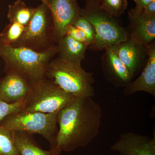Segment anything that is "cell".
Listing matches in <instances>:
<instances>
[{
    "mask_svg": "<svg viewBox=\"0 0 155 155\" xmlns=\"http://www.w3.org/2000/svg\"><path fill=\"white\" fill-rule=\"evenodd\" d=\"M102 110L92 97H75L58 112L55 148L69 152L89 144L100 133Z\"/></svg>",
    "mask_w": 155,
    "mask_h": 155,
    "instance_id": "6da1fadb",
    "label": "cell"
},
{
    "mask_svg": "<svg viewBox=\"0 0 155 155\" xmlns=\"http://www.w3.org/2000/svg\"><path fill=\"white\" fill-rule=\"evenodd\" d=\"M58 54L57 46L42 52L23 47L14 48L0 44V57L5 64V73L19 72L31 85L46 78L48 66Z\"/></svg>",
    "mask_w": 155,
    "mask_h": 155,
    "instance_id": "7a4b0ae2",
    "label": "cell"
},
{
    "mask_svg": "<svg viewBox=\"0 0 155 155\" xmlns=\"http://www.w3.org/2000/svg\"><path fill=\"white\" fill-rule=\"evenodd\" d=\"M46 77L75 97L94 95L93 74L84 70L81 64L55 57L48 66Z\"/></svg>",
    "mask_w": 155,
    "mask_h": 155,
    "instance_id": "3957f363",
    "label": "cell"
},
{
    "mask_svg": "<svg viewBox=\"0 0 155 155\" xmlns=\"http://www.w3.org/2000/svg\"><path fill=\"white\" fill-rule=\"evenodd\" d=\"M80 15L90 22L94 28L95 38L89 48L94 51L105 50L127 40L125 28L115 17L110 16L99 4H87L80 10Z\"/></svg>",
    "mask_w": 155,
    "mask_h": 155,
    "instance_id": "277c9868",
    "label": "cell"
},
{
    "mask_svg": "<svg viewBox=\"0 0 155 155\" xmlns=\"http://www.w3.org/2000/svg\"><path fill=\"white\" fill-rule=\"evenodd\" d=\"M58 113L45 114L21 110L6 116L0 126L10 131H18L41 135L55 148L58 130Z\"/></svg>",
    "mask_w": 155,
    "mask_h": 155,
    "instance_id": "5b68a950",
    "label": "cell"
},
{
    "mask_svg": "<svg viewBox=\"0 0 155 155\" xmlns=\"http://www.w3.org/2000/svg\"><path fill=\"white\" fill-rule=\"evenodd\" d=\"M57 46L53 38V22L48 7L41 3L35 8L32 18L22 36L11 46L23 47L42 52Z\"/></svg>",
    "mask_w": 155,
    "mask_h": 155,
    "instance_id": "8992f818",
    "label": "cell"
},
{
    "mask_svg": "<svg viewBox=\"0 0 155 155\" xmlns=\"http://www.w3.org/2000/svg\"><path fill=\"white\" fill-rule=\"evenodd\" d=\"M75 97L46 78L34 84L23 101V110L45 114L58 113Z\"/></svg>",
    "mask_w": 155,
    "mask_h": 155,
    "instance_id": "52a82bcc",
    "label": "cell"
},
{
    "mask_svg": "<svg viewBox=\"0 0 155 155\" xmlns=\"http://www.w3.org/2000/svg\"><path fill=\"white\" fill-rule=\"evenodd\" d=\"M53 22V38L56 44L66 35L69 25L79 16L77 0H51L48 5Z\"/></svg>",
    "mask_w": 155,
    "mask_h": 155,
    "instance_id": "ba28073f",
    "label": "cell"
},
{
    "mask_svg": "<svg viewBox=\"0 0 155 155\" xmlns=\"http://www.w3.org/2000/svg\"><path fill=\"white\" fill-rule=\"evenodd\" d=\"M113 46L133 78L140 75L148 59V45L138 43L128 37Z\"/></svg>",
    "mask_w": 155,
    "mask_h": 155,
    "instance_id": "9c48e42d",
    "label": "cell"
},
{
    "mask_svg": "<svg viewBox=\"0 0 155 155\" xmlns=\"http://www.w3.org/2000/svg\"><path fill=\"white\" fill-rule=\"evenodd\" d=\"M111 149L119 155H155V137L127 132L120 136Z\"/></svg>",
    "mask_w": 155,
    "mask_h": 155,
    "instance_id": "30bf717a",
    "label": "cell"
},
{
    "mask_svg": "<svg viewBox=\"0 0 155 155\" xmlns=\"http://www.w3.org/2000/svg\"><path fill=\"white\" fill-rule=\"evenodd\" d=\"M101 59L104 76L109 83L119 88H125L133 80L128 69L117 55L114 46L105 49Z\"/></svg>",
    "mask_w": 155,
    "mask_h": 155,
    "instance_id": "8fae6325",
    "label": "cell"
},
{
    "mask_svg": "<svg viewBox=\"0 0 155 155\" xmlns=\"http://www.w3.org/2000/svg\"><path fill=\"white\" fill-rule=\"evenodd\" d=\"M0 79V100L9 104L24 101L31 84L19 72L10 71Z\"/></svg>",
    "mask_w": 155,
    "mask_h": 155,
    "instance_id": "7c38bea8",
    "label": "cell"
},
{
    "mask_svg": "<svg viewBox=\"0 0 155 155\" xmlns=\"http://www.w3.org/2000/svg\"><path fill=\"white\" fill-rule=\"evenodd\" d=\"M129 25L125 28L128 37L138 43L148 45L155 41V15L135 13L132 9L127 12Z\"/></svg>",
    "mask_w": 155,
    "mask_h": 155,
    "instance_id": "4fadbf2b",
    "label": "cell"
},
{
    "mask_svg": "<svg viewBox=\"0 0 155 155\" xmlns=\"http://www.w3.org/2000/svg\"><path fill=\"white\" fill-rule=\"evenodd\" d=\"M148 48L149 57L147 64L137 78L124 88L126 96L143 91L155 97V41L148 45Z\"/></svg>",
    "mask_w": 155,
    "mask_h": 155,
    "instance_id": "5bb4252c",
    "label": "cell"
},
{
    "mask_svg": "<svg viewBox=\"0 0 155 155\" xmlns=\"http://www.w3.org/2000/svg\"><path fill=\"white\" fill-rule=\"evenodd\" d=\"M14 145L20 155H60L61 152L55 148L45 150L41 148L34 139L32 134L18 131H11Z\"/></svg>",
    "mask_w": 155,
    "mask_h": 155,
    "instance_id": "9a60e30c",
    "label": "cell"
},
{
    "mask_svg": "<svg viewBox=\"0 0 155 155\" xmlns=\"http://www.w3.org/2000/svg\"><path fill=\"white\" fill-rule=\"evenodd\" d=\"M58 57L62 60L81 64L88 47L83 43L65 35L57 44Z\"/></svg>",
    "mask_w": 155,
    "mask_h": 155,
    "instance_id": "2e32d148",
    "label": "cell"
},
{
    "mask_svg": "<svg viewBox=\"0 0 155 155\" xmlns=\"http://www.w3.org/2000/svg\"><path fill=\"white\" fill-rule=\"evenodd\" d=\"M35 8L27 6L22 0H17L9 5L7 17L10 22H15L26 26L34 13Z\"/></svg>",
    "mask_w": 155,
    "mask_h": 155,
    "instance_id": "e0dca14e",
    "label": "cell"
},
{
    "mask_svg": "<svg viewBox=\"0 0 155 155\" xmlns=\"http://www.w3.org/2000/svg\"><path fill=\"white\" fill-rule=\"evenodd\" d=\"M25 26L15 22H10L0 33V44L11 46L22 36Z\"/></svg>",
    "mask_w": 155,
    "mask_h": 155,
    "instance_id": "ac0fdd59",
    "label": "cell"
},
{
    "mask_svg": "<svg viewBox=\"0 0 155 155\" xmlns=\"http://www.w3.org/2000/svg\"><path fill=\"white\" fill-rule=\"evenodd\" d=\"M127 0H101L100 7L112 17H118L124 14L127 8Z\"/></svg>",
    "mask_w": 155,
    "mask_h": 155,
    "instance_id": "d6986e66",
    "label": "cell"
},
{
    "mask_svg": "<svg viewBox=\"0 0 155 155\" xmlns=\"http://www.w3.org/2000/svg\"><path fill=\"white\" fill-rule=\"evenodd\" d=\"M0 155H20L14 145L10 130L0 126Z\"/></svg>",
    "mask_w": 155,
    "mask_h": 155,
    "instance_id": "ffe728a7",
    "label": "cell"
},
{
    "mask_svg": "<svg viewBox=\"0 0 155 155\" xmlns=\"http://www.w3.org/2000/svg\"><path fill=\"white\" fill-rule=\"evenodd\" d=\"M72 25L82 30L85 33L89 48L93 44L95 38V32L92 25L80 14L73 21Z\"/></svg>",
    "mask_w": 155,
    "mask_h": 155,
    "instance_id": "44dd1931",
    "label": "cell"
},
{
    "mask_svg": "<svg viewBox=\"0 0 155 155\" xmlns=\"http://www.w3.org/2000/svg\"><path fill=\"white\" fill-rule=\"evenodd\" d=\"M23 101L9 104L0 100V122L10 114L22 110Z\"/></svg>",
    "mask_w": 155,
    "mask_h": 155,
    "instance_id": "7402d4cb",
    "label": "cell"
},
{
    "mask_svg": "<svg viewBox=\"0 0 155 155\" xmlns=\"http://www.w3.org/2000/svg\"><path fill=\"white\" fill-rule=\"evenodd\" d=\"M66 35H69L75 40L85 44L87 46V41L85 33L82 30L72 25H69L67 28Z\"/></svg>",
    "mask_w": 155,
    "mask_h": 155,
    "instance_id": "603a6c76",
    "label": "cell"
},
{
    "mask_svg": "<svg viewBox=\"0 0 155 155\" xmlns=\"http://www.w3.org/2000/svg\"><path fill=\"white\" fill-rule=\"evenodd\" d=\"M134 1L135 3V6L132 8V10L135 13L140 14L146 6L153 1H155V0H134Z\"/></svg>",
    "mask_w": 155,
    "mask_h": 155,
    "instance_id": "cb8c5ba5",
    "label": "cell"
},
{
    "mask_svg": "<svg viewBox=\"0 0 155 155\" xmlns=\"http://www.w3.org/2000/svg\"><path fill=\"white\" fill-rule=\"evenodd\" d=\"M142 12L147 15H155V1H153L146 6Z\"/></svg>",
    "mask_w": 155,
    "mask_h": 155,
    "instance_id": "d4e9b609",
    "label": "cell"
},
{
    "mask_svg": "<svg viewBox=\"0 0 155 155\" xmlns=\"http://www.w3.org/2000/svg\"><path fill=\"white\" fill-rule=\"evenodd\" d=\"M85 3V5L87 4H99L101 0H82Z\"/></svg>",
    "mask_w": 155,
    "mask_h": 155,
    "instance_id": "484cf974",
    "label": "cell"
},
{
    "mask_svg": "<svg viewBox=\"0 0 155 155\" xmlns=\"http://www.w3.org/2000/svg\"><path fill=\"white\" fill-rule=\"evenodd\" d=\"M39 1H41V3H45V4H46L47 5H48L49 4L51 0H39Z\"/></svg>",
    "mask_w": 155,
    "mask_h": 155,
    "instance_id": "4316f807",
    "label": "cell"
}]
</instances>
